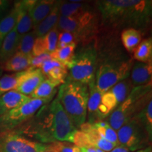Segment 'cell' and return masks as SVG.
Returning a JSON list of instances; mask_svg holds the SVG:
<instances>
[{
	"label": "cell",
	"mask_w": 152,
	"mask_h": 152,
	"mask_svg": "<svg viewBox=\"0 0 152 152\" xmlns=\"http://www.w3.org/2000/svg\"><path fill=\"white\" fill-rule=\"evenodd\" d=\"M133 57L138 62L151 64L152 61V38L144 39L134 48Z\"/></svg>",
	"instance_id": "21"
},
{
	"label": "cell",
	"mask_w": 152,
	"mask_h": 152,
	"mask_svg": "<svg viewBox=\"0 0 152 152\" xmlns=\"http://www.w3.org/2000/svg\"><path fill=\"white\" fill-rule=\"evenodd\" d=\"M26 70L10 75H4L0 77V96L9 91L16 90L24 78Z\"/></svg>",
	"instance_id": "20"
},
{
	"label": "cell",
	"mask_w": 152,
	"mask_h": 152,
	"mask_svg": "<svg viewBox=\"0 0 152 152\" xmlns=\"http://www.w3.org/2000/svg\"><path fill=\"white\" fill-rule=\"evenodd\" d=\"M20 126V130L15 132L45 144L56 142L71 143L77 130L63 109L58 95L52 102L42 106L31 118Z\"/></svg>",
	"instance_id": "1"
},
{
	"label": "cell",
	"mask_w": 152,
	"mask_h": 152,
	"mask_svg": "<svg viewBox=\"0 0 152 152\" xmlns=\"http://www.w3.org/2000/svg\"><path fill=\"white\" fill-rule=\"evenodd\" d=\"M61 84L57 82L45 79L30 94L31 99H47L54 96L56 93V87Z\"/></svg>",
	"instance_id": "23"
},
{
	"label": "cell",
	"mask_w": 152,
	"mask_h": 152,
	"mask_svg": "<svg viewBox=\"0 0 152 152\" xmlns=\"http://www.w3.org/2000/svg\"><path fill=\"white\" fill-rule=\"evenodd\" d=\"M49 144L33 141L16 132L0 133V152H44Z\"/></svg>",
	"instance_id": "9"
},
{
	"label": "cell",
	"mask_w": 152,
	"mask_h": 152,
	"mask_svg": "<svg viewBox=\"0 0 152 152\" xmlns=\"http://www.w3.org/2000/svg\"><path fill=\"white\" fill-rule=\"evenodd\" d=\"M75 49L76 43L75 42L69 44L62 48L56 49L50 54L51 58L61 63L67 68L75 54Z\"/></svg>",
	"instance_id": "26"
},
{
	"label": "cell",
	"mask_w": 152,
	"mask_h": 152,
	"mask_svg": "<svg viewBox=\"0 0 152 152\" xmlns=\"http://www.w3.org/2000/svg\"><path fill=\"white\" fill-rule=\"evenodd\" d=\"M82 152H105L102 150L95 147H90V148H80Z\"/></svg>",
	"instance_id": "36"
},
{
	"label": "cell",
	"mask_w": 152,
	"mask_h": 152,
	"mask_svg": "<svg viewBox=\"0 0 152 152\" xmlns=\"http://www.w3.org/2000/svg\"><path fill=\"white\" fill-rule=\"evenodd\" d=\"M130 80L133 87L143 86L151 83L152 65L135 62L130 71Z\"/></svg>",
	"instance_id": "14"
},
{
	"label": "cell",
	"mask_w": 152,
	"mask_h": 152,
	"mask_svg": "<svg viewBox=\"0 0 152 152\" xmlns=\"http://www.w3.org/2000/svg\"><path fill=\"white\" fill-rule=\"evenodd\" d=\"M18 9L16 2L14 8L0 20V46L6 36L15 28L17 21Z\"/></svg>",
	"instance_id": "22"
},
{
	"label": "cell",
	"mask_w": 152,
	"mask_h": 152,
	"mask_svg": "<svg viewBox=\"0 0 152 152\" xmlns=\"http://www.w3.org/2000/svg\"><path fill=\"white\" fill-rule=\"evenodd\" d=\"M36 38H37V36L35 35V32L33 30L24 35L20 38L17 52L22 53L23 54L31 55Z\"/></svg>",
	"instance_id": "29"
},
{
	"label": "cell",
	"mask_w": 152,
	"mask_h": 152,
	"mask_svg": "<svg viewBox=\"0 0 152 152\" xmlns=\"http://www.w3.org/2000/svg\"><path fill=\"white\" fill-rule=\"evenodd\" d=\"M76 39H77V37L73 33H69V32L61 31L58 33L56 49L62 48V47L73 42L75 43Z\"/></svg>",
	"instance_id": "33"
},
{
	"label": "cell",
	"mask_w": 152,
	"mask_h": 152,
	"mask_svg": "<svg viewBox=\"0 0 152 152\" xmlns=\"http://www.w3.org/2000/svg\"><path fill=\"white\" fill-rule=\"evenodd\" d=\"M46 79L39 68L30 67L26 70V75L16 91L20 94L28 96Z\"/></svg>",
	"instance_id": "11"
},
{
	"label": "cell",
	"mask_w": 152,
	"mask_h": 152,
	"mask_svg": "<svg viewBox=\"0 0 152 152\" xmlns=\"http://www.w3.org/2000/svg\"><path fill=\"white\" fill-rule=\"evenodd\" d=\"M94 125L97 131L99 134L102 138L105 139L106 140L109 141L111 143L118 146V141L117 132L114 130L110 125L108 124L107 122L105 121H99V122L94 123Z\"/></svg>",
	"instance_id": "27"
},
{
	"label": "cell",
	"mask_w": 152,
	"mask_h": 152,
	"mask_svg": "<svg viewBox=\"0 0 152 152\" xmlns=\"http://www.w3.org/2000/svg\"><path fill=\"white\" fill-rule=\"evenodd\" d=\"M56 1L53 0H32L29 7V14L33 21L34 29L49 14L54 8Z\"/></svg>",
	"instance_id": "13"
},
{
	"label": "cell",
	"mask_w": 152,
	"mask_h": 152,
	"mask_svg": "<svg viewBox=\"0 0 152 152\" xmlns=\"http://www.w3.org/2000/svg\"><path fill=\"white\" fill-rule=\"evenodd\" d=\"M49 150L53 152H82L80 148L68 142H56L49 144Z\"/></svg>",
	"instance_id": "32"
},
{
	"label": "cell",
	"mask_w": 152,
	"mask_h": 152,
	"mask_svg": "<svg viewBox=\"0 0 152 152\" xmlns=\"http://www.w3.org/2000/svg\"><path fill=\"white\" fill-rule=\"evenodd\" d=\"M31 55L23 54L16 52L12 57L1 65L2 71L10 72H21L30 67L32 59Z\"/></svg>",
	"instance_id": "18"
},
{
	"label": "cell",
	"mask_w": 152,
	"mask_h": 152,
	"mask_svg": "<svg viewBox=\"0 0 152 152\" xmlns=\"http://www.w3.org/2000/svg\"><path fill=\"white\" fill-rule=\"evenodd\" d=\"M50 59H52L50 54H47V53L46 54L38 55V56H33L31 59V63H30V67L39 68L44 63Z\"/></svg>",
	"instance_id": "34"
},
{
	"label": "cell",
	"mask_w": 152,
	"mask_h": 152,
	"mask_svg": "<svg viewBox=\"0 0 152 152\" xmlns=\"http://www.w3.org/2000/svg\"><path fill=\"white\" fill-rule=\"evenodd\" d=\"M132 66L131 60L107 61L101 64L95 74V83L97 90L103 94L117 83L128 78Z\"/></svg>",
	"instance_id": "6"
},
{
	"label": "cell",
	"mask_w": 152,
	"mask_h": 152,
	"mask_svg": "<svg viewBox=\"0 0 152 152\" xmlns=\"http://www.w3.org/2000/svg\"><path fill=\"white\" fill-rule=\"evenodd\" d=\"M54 96L47 99H30L28 102L0 116V133L11 132L31 118L42 106L52 102Z\"/></svg>",
	"instance_id": "7"
},
{
	"label": "cell",
	"mask_w": 152,
	"mask_h": 152,
	"mask_svg": "<svg viewBox=\"0 0 152 152\" xmlns=\"http://www.w3.org/2000/svg\"><path fill=\"white\" fill-rule=\"evenodd\" d=\"M134 152H152L151 145L149 146V147H147V148H145V149L138 150V151H134Z\"/></svg>",
	"instance_id": "38"
},
{
	"label": "cell",
	"mask_w": 152,
	"mask_h": 152,
	"mask_svg": "<svg viewBox=\"0 0 152 152\" xmlns=\"http://www.w3.org/2000/svg\"><path fill=\"white\" fill-rule=\"evenodd\" d=\"M96 5L102 23L110 28H134L141 32L151 20V0H102Z\"/></svg>",
	"instance_id": "2"
},
{
	"label": "cell",
	"mask_w": 152,
	"mask_h": 152,
	"mask_svg": "<svg viewBox=\"0 0 152 152\" xmlns=\"http://www.w3.org/2000/svg\"><path fill=\"white\" fill-rule=\"evenodd\" d=\"M60 4L61 1H56L54 8L51 11L49 14L34 29L33 31L35 32L37 37H43L53 28L56 27L60 17Z\"/></svg>",
	"instance_id": "19"
},
{
	"label": "cell",
	"mask_w": 152,
	"mask_h": 152,
	"mask_svg": "<svg viewBox=\"0 0 152 152\" xmlns=\"http://www.w3.org/2000/svg\"><path fill=\"white\" fill-rule=\"evenodd\" d=\"M44 152H53V151H49V150H47V151H44Z\"/></svg>",
	"instance_id": "40"
},
{
	"label": "cell",
	"mask_w": 152,
	"mask_h": 152,
	"mask_svg": "<svg viewBox=\"0 0 152 152\" xmlns=\"http://www.w3.org/2000/svg\"><path fill=\"white\" fill-rule=\"evenodd\" d=\"M63 109L76 129L86 122L88 86L66 80L61 86L58 94Z\"/></svg>",
	"instance_id": "3"
},
{
	"label": "cell",
	"mask_w": 152,
	"mask_h": 152,
	"mask_svg": "<svg viewBox=\"0 0 152 152\" xmlns=\"http://www.w3.org/2000/svg\"><path fill=\"white\" fill-rule=\"evenodd\" d=\"M58 33H59V31L55 27L43 37H40L44 51L45 53L50 54L56 49Z\"/></svg>",
	"instance_id": "28"
},
{
	"label": "cell",
	"mask_w": 152,
	"mask_h": 152,
	"mask_svg": "<svg viewBox=\"0 0 152 152\" xmlns=\"http://www.w3.org/2000/svg\"><path fill=\"white\" fill-rule=\"evenodd\" d=\"M32 3V0L16 1L18 6V13L17 16L16 30L17 33L21 38L24 35L30 32L33 28V21L29 14V7Z\"/></svg>",
	"instance_id": "12"
},
{
	"label": "cell",
	"mask_w": 152,
	"mask_h": 152,
	"mask_svg": "<svg viewBox=\"0 0 152 152\" xmlns=\"http://www.w3.org/2000/svg\"><path fill=\"white\" fill-rule=\"evenodd\" d=\"M10 1L7 0H0V20L7 14Z\"/></svg>",
	"instance_id": "35"
},
{
	"label": "cell",
	"mask_w": 152,
	"mask_h": 152,
	"mask_svg": "<svg viewBox=\"0 0 152 152\" xmlns=\"http://www.w3.org/2000/svg\"><path fill=\"white\" fill-rule=\"evenodd\" d=\"M121 37L126 50L129 52H132L134 48L141 42L142 33L140 30L134 28H127L123 30Z\"/></svg>",
	"instance_id": "25"
},
{
	"label": "cell",
	"mask_w": 152,
	"mask_h": 152,
	"mask_svg": "<svg viewBox=\"0 0 152 152\" xmlns=\"http://www.w3.org/2000/svg\"><path fill=\"white\" fill-rule=\"evenodd\" d=\"M89 11L87 4L61 1L59 6L60 16L65 17H77Z\"/></svg>",
	"instance_id": "24"
},
{
	"label": "cell",
	"mask_w": 152,
	"mask_h": 152,
	"mask_svg": "<svg viewBox=\"0 0 152 152\" xmlns=\"http://www.w3.org/2000/svg\"><path fill=\"white\" fill-rule=\"evenodd\" d=\"M29 96L20 94L16 90H11L0 96V116L11 110L22 105L30 99Z\"/></svg>",
	"instance_id": "15"
},
{
	"label": "cell",
	"mask_w": 152,
	"mask_h": 152,
	"mask_svg": "<svg viewBox=\"0 0 152 152\" xmlns=\"http://www.w3.org/2000/svg\"><path fill=\"white\" fill-rule=\"evenodd\" d=\"M20 39L15 27L6 36L0 46V64H4L16 54Z\"/></svg>",
	"instance_id": "16"
},
{
	"label": "cell",
	"mask_w": 152,
	"mask_h": 152,
	"mask_svg": "<svg viewBox=\"0 0 152 152\" xmlns=\"http://www.w3.org/2000/svg\"><path fill=\"white\" fill-rule=\"evenodd\" d=\"M118 145L136 151L151 145V138L138 117L128 120L117 131Z\"/></svg>",
	"instance_id": "8"
},
{
	"label": "cell",
	"mask_w": 152,
	"mask_h": 152,
	"mask_svg": "<svg viewBox=\"0 0 152 152\" xmlns=\"http://www.w3.org/2000/svg\"><path fill=\"white\" fill-rule=\"evenodd\" d=\"M68 76V68L65 66H56L49 71L45 77L51 80L64 84L66 82V78Z\"/></svg>",
	"instance_id": "31"
},
{
	"label": "cell",
	"mask_w": 152,
	"mask_h": 152,
	"mask_svg": "<svg viewBox=\"0 0 152 152\" xmlns=\"http://www.w3.org/2000/svg\"><path fill=\"white\" fill-rule=\"evenodd\" d=\"M2 69H1V65H0V77H1V75H2Z\"/></svg>",
	"instance_id": "39"
},
{
	"label": "cell",
	"mask_w": 152,
	"mask_h": 152,
	"mask_svg": "<svg viewBox=\"0 0 152 152\" xmlns=\"http://www.w3.org/2000/svg\"><path fill=\"white\" fill-rule=\"evenodd\" d=\"M151 100V83L134 87L128 97L109 115L108 124L117 132L128 120L137 115Z\"/></svg>",
	"instance_id": "4"
},
{
	"label": "cell",
	"mask_w": 152,
	"mask_h": 152,
	"mask_svg": "<svg viewBox=\"0 0 152 152\" xmlns=\"http://www.w3.org/2000/svg\"><path fill=\"white\" fill-rule=\"evenodd\" d=\"M137 116L140 120L149 137L152 139V100L150 101Z\"/></svg>",
	"instance_id": "30"
},
{
	"label": "cell",
	"mask_w": 152,
	"mask_h": 152,
	"mask_svg": "<svg viewBox=\"0 0 152 152\" xmlns=\"http://www.w3.org/2000/svg\"><path fill=\"white\" fill-rule=\"evenodd\" d=\"M110 152H130V151L127 148L123 147L122 146H117L113 150H111Z\"/></svg>",
	"instance_id": "37"
},
{
	"label": "cell",
	"mask_w": 152,
	"mask_h": 152,
	"mask_svg": "<svg viewBox=\"0 0 152 152\" xmlns=\"http://www.w3.org/2000/svg\"><path fill=\"white\" fill-rule=\"evenodd\" d=\"M97 52L95 43L90 42L79 49L67 66V80L87 85L95 79Z\"/></svg>",
	"instance_id": "5"
},
{
	"label": "cell",
	"mask_w": 152,
	"mask_h": 152,
	"mask_svg": "<svg viewBox=\"0 0 152 152\" xmlns=\"http://www.w3.org/2000/svg\"><path fill=\"white\" fill-rule=\"evenodd\" d=\"M87 86H88L89 96L87 101V118L88 117V123H94L98 122L97 110L102 94L96 88L95 79L89 83Z\"/></svg>",
	"instance_id": "17"
},
{
	"label": "cell",
	"mask_w": 152,
	"mask_h": 152,
	"mask_svg": "<svg viewBox=\"0 0 152 152\" xmlns=\"http://www.w3.org/2000/svg\"><path fill=\"white\" fill-rule=\"evenodd\" d=\"M94 14L90 11L77 17L60 16L56 28L60 31L73 33L77 39L85 37L91 33L94 26Z\"/></svg>",
	"instance_id": "10"
}]
</instances>
